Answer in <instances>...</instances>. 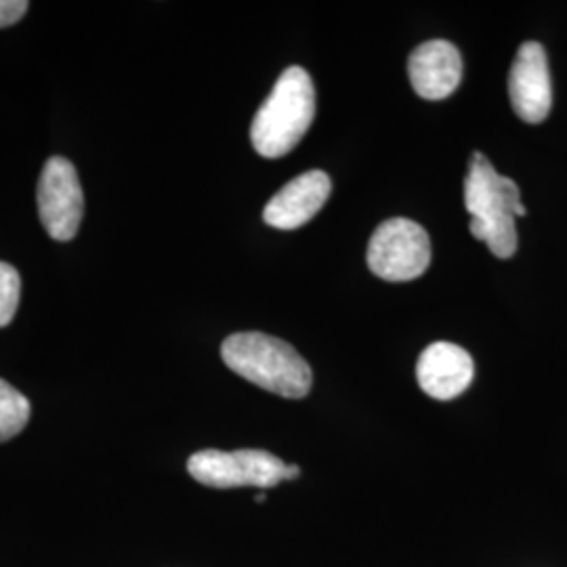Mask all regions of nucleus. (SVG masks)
<instances>
[{
    "label": "nucleus",
    "mask_w": 567,
    "mask_h": 567,
    "mask_svg": "<svg viewBox=\"0 0 567 567\" xmlns=\"http://www.w3.org/2000/svg\"><path fill=\"white\" fill-rule=\"evenodd\" d=\"M465 206L471 215L468 231L486 243L498 259H511L517 250V217H526L517 183L496 173L482 152H473L465 179Z\"/></svg>",
    "instance_id": "obj_1"
},
{
    "label": "nucleus",
    "mask_w": 567,
    "mask_h": 567,
    "mask_svg": "<svg viewBox=\"0 0 567 567\" xmlns=\"http://www.w3.org/2000/svg\"><path fill=\"white\" fill-rule=\"evenodd\" d=\"M229 370L252 385L288 400H301L311 391V368L297 349L265 332H236L221 344Z\"/></svg>",
    "instance_id": "obj_2"
},
{
    "label": "nucleus",
    "mask_w": 567,
    "mask_h": 567,
    "mask_svg": "<svg viewBox=\"0 0 567 567\" xmlns=\"http://www.w3.org/2000/svg\"><path fill=\"white\" fill-rule=\"evenodd\" d=\"M316 118V86L303 68L292 65L259 107L250 142L264 158L276 161L297 147Z\"/></svg>",
    "instance_id": "obj_3"
},
{
    "label": "nucleus",
    "mask_w": 567,
    "mask_h": 567,
    "mask_svg": "<svg viewBox=\"0 0 567 567\" xmlns=\"http://www.w3.org/2000/svg\"><path fill=\"white\" fill-rule=\"evenodd\" d=\"M365 261L370 271L386 282L416 280L431 264L429 234L404 217L389 219L372 234Z\"/></svg>",
    "instance_id": "obj_4"
},
{
    "label": "nucleus",
    "mask_w": 567,
    "mask_h": 567,
    "mask_svg": "<svg viewBox=\"0 0 567 567\" xmlns=\"http://www.w3.org/2000/svg\"><path fill=\"white\" fill-rule=\"evenodd\" d=\"M189 475L208 487H274L288 477V465L265 450H203L189 456Z\"/></svg>",
    "instance_id": "obj_5"
},
{
    "label": "nucleus",
    "mask_w": 567,
    "mask_h": 567,
    "mask_svg": "<svg viewBox=\"0 0 567 567\" xmlns=\"http://www.w3.org/2000/svg\"><path fill=\"white\" fill-rule=\"evenodd\" d=\"M42 227L58 243H70L84 217V194L74 164L61 156L44 163L37 189Z\"/></svg>",
    "instance_id": "obj_6"
},
{
    "label": "nucleus",
    "mask_w": 567,
    "mask_h": 567,
    "mask_svg": "<svg viewBox=\"0 0 567 567\" xmlns=\"http://www.w3.org/2000/svg\"><path fill=\"white\" fill-rule=\"evenodd\" d=\"M508 97L515 114L527 124L547 121L553 107V84L547 51L540 42H524L508 74Z\"/></svg>",
    "instance_id": "obj_7"
},
{
    "label": "nucleus",
    "mask_w": 567,
    "mask_h": 567,
    "mask_svg": "<svg viewBox=\"0 0 567 567\" xmlns=\"http://www.w3.org/2000/svg\"><path fill=\"white\" fill-rule=\"evenodd\" d=\"M475 364L461 344L437 341L426 347L416 364V381L429 398L450 402L473 383Z\"/></svg>",
    "instance_id": "obj_8"
},
{
    "label": "nucleus",
    "mask_w": 567,
    "mask_h": 567,
    "mask_svg": "<svg viewBox=\"0 0 567 567\" xmlns=\"http://www.w3.org/2000/svg\"><path fill=\"white\" fill-rule=\"evenodd\" d=\"M408 74L419 97L429 102L446 100L463 79L461 51L447 41L423 42L408 60Z\"/></svg>",
    "instance_id": "obj_9"
},
{
    "label": "nucleus",
    "mask_w": 567,
    "mask_h": 567,
    "mask_svg": "<svg viewBox=\"0 0 567 567\" xmlns=\"http://www.w3.org/2000/svg\"><path fill=\"white\" fill-rule=\"evenodd\" d=\"M330 192L332 183L324 171H307L267 203L264 221L276 229H299L322 210Z\"/></svg>",
    "instance_id": "obj_10"
},
{
    "label": "nucleus",
    "mask_w": 567,
    "mask_h": 567,
    "mask_svg": "<svg viewBox=\"0 0 567 567\" xmlns=\"http://www.w3.org/2000/svg\"><path fill=\"white\" fill-rule=\"evenodd\" d=\"M32 405L16 386L0 379V444L20 435L28 425Z\"/></svg>",
    "instance_id": "obj_11"
},
{
    "label": "nucleus",
    "mask_w": 567,
    "mask_h": 567,
    "mask_svg": "<svg viewBox=\"0 0 567 567\" xmlns=\"http://www.w3.org/2000/svg\"><path fill=\"white\" fill-rule=\"evenodd\" d=\"M21 278L13 265L0 261V328L11 324L20 305Z\"/></svg>",
    "instance_id": "obj_12"
},
{
    "label": "nucleus",
    "mask_w": 567,
    "mask_h": 567,
    "mask_svg": "<svg viewBox=\"0 0 567 567\" xmlns=\"http://www.w3.org/2000/svg\"><path fill=\"white\" fill-rule=\"evenodd\" d=\"M28 7L30 4L25 0H0V28L18 23L25 16Z\"/></svg>",
    "instance_id": "obj_13"
},
{
    "label": "nucleus",
    "mask_w": 567,
    "mask_h": 567,
    "mask_svg": "<svg viewBox=\"0 0 567 567\" xmlns=\"http://www.w3.org/2000/svg\"><path fill=\"white\" fill-rule=\"evenodd\" d=\"M257 503H259V505H264L265 494H259V496H257Z\"/></svg>",
    "instance_id": "obj_14"
}]
</instances>
